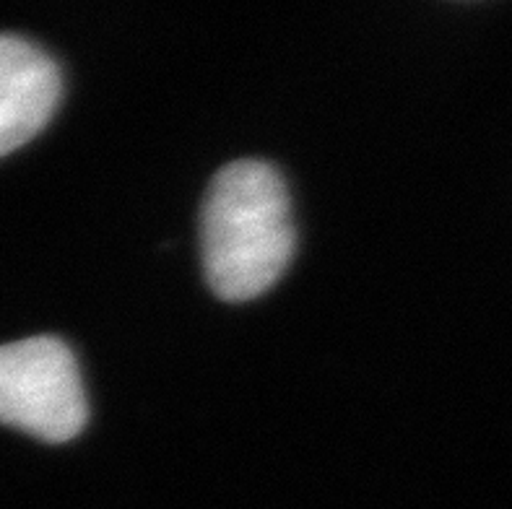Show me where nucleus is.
<instances>
[{
  "label": "nucleus",
  "instance_id": "nucleus-1",
  "mask_svg": "<svg viewBox=\"0 0 512 509\" xmlns=\"http://www.w3.org/2000/svg\"><path fill=\"white\" fill-rule=\"evenodd\" d=\"M201 255L208 286L227 302L266 294L292 263V203L266 162H232L216 172L201 211Z\"/></svg>",
  "mask_w": 512,
  "mask_h": 509
},
{
  "label": "nucleus",
  "instance_id": "nucleus-2",
  "mask_svg": "<svg viewBox=\"0 0 512 509\" xmlns=\"http://www.w3.org/2000/svg\"><path fill=\"white\" fill-rule=\"evenodd\" d=\"M89 419L76 356L50 336L0 346V424L42 442H68Z\"/></svg>",
  "mask_w": 512,
  "mask_h": 509
},
{
  "label": "nucleus",
  "instance_id": "nucleus-3",
  "mask_svg": "<svg viewBox=\"0 0 512 509\" xmlns=\"http://www.w3.org/2000/svg\"><path fill=\"white\" fill-rule=\"evenodd\" d=\"M60 94L63 81L55 60L29 39L0 34V159L50 123Z\"/></svg>",
  "mask_w": 512,
  "mask_h": 509
}]
</instances>
